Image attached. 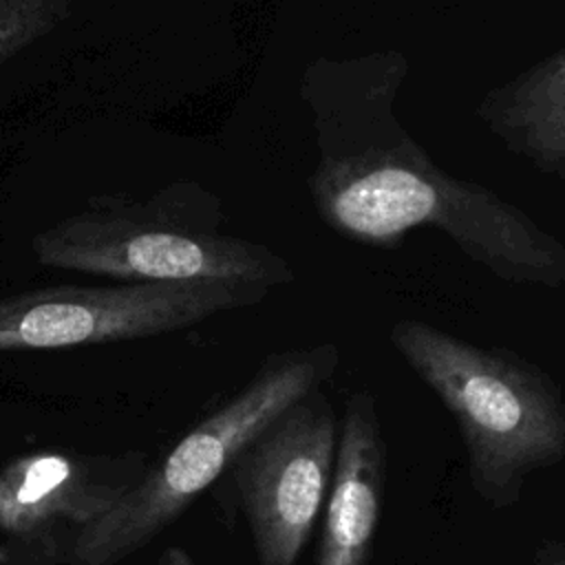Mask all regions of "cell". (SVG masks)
I'll return each mask as SVG.
<instances>
[{"label":"cell","mask_w":565,"mask_h":565,"mask_svg":"<svg viewBox=\"0 0 565 565\" xmlns=\"http://www.w3.org/2000/svg\"><path fill=\"white\" fill-rule=\"evenodd\" d=\"M307 185L320 221L349 241L393 247L433 227L503 282L565 287V241L494 190L441 170L411 135L384 150L318 159Z\"/></svg>","instance_id":"1"},{"label":"cell","mask_w":565,"mask_h":565,"mask_svg":"<svg viewBox=\"0 0 565 565\" xmlns=\"http://www.w3.org/2000/svg\"><path fill=\"white\" fill-rule=\"evenodd\" d=\"M388 340L452 415L483 503L516 505L530 475L565 461V395L545 369L415 318L393 322Z\"/></svg>","instance_id":"2"},{"label":"cell","mask_w":565,"mask_h":565,"mask_svg":"<svg viewBox=\"0 0 565 565\" xmlns=\"http://www.w3.org/2000/svg\"><path fill=\"white\" fill-rule=\"evenodd\" d=\"M212 196L194 185L146 205L104 203L33 238L40 265L121 282H241L285 287L296 271L263 243L214 232L218 212H192Z\"/></svg>","instance_id":"3"},{"label":"cell","mask_w":565,"mask_h":565,"mask_svg":"<svg viewBox=\"0 0 565 565\" xmlns=\"http://www.w3.org/2000/svg\"><path fill=\"white\" fill-rule=\"evenodd\" d=\"M338 364L340 351L331 342L269 355L232 399L201 419L154 470L77 532V561L115 565L152 541L289 406L322 388Z\"/></svg>","instance_id":"4"},{"label":"cell","mask_w":565,"mask_h":565,"mask_svg":"<svg viewBox=\"0 0 565 565\" xmlns=\"http://www.w3.org/2000/svg\"><path fill=\"white\" fill-rule=\"evenodd\" d=\"M267 294V287L241 282H119L15 294L0 298V351L163 335L263 302Z\"/></svg>","instance_id":"5"},{"label":"cell","mask_w":565,"mask_h":565,"mask_svg":"<svg viewBox=\"0 0 565 565\" xmlns=\"http://www.w3.org/2000/svg\"><path fill=\"white\" fill-rule=\"evenodd\" d=\"M338 444L331 399L316 388L230 466L258 565H296L327 503Z\"/></svg>","instance_id":"6"},{"label":"cell","mask_w":565,"mask_h":565,"mask_svg":"<svg viewBox=\"0 0 565 565\" xmlns=\"http://www.w3.org/2000/svg\"><path fill=\"white\" fill-rule=\"evenodd\" d=\"M399 51L307 64L300 99L311 115L318 159H344L399 143L408 132L395 108L408 77Z\"/></svg>","instance_id":"7"},{"label":"cell","mask_w":565,"mask_h":565,"mask_svg":"<svg viewBox=\"0 0 565 565\" xmlns=\"http://www.w3.org/2000/svg\"><path fill=\"white\" fill-rule=\"evenodd\" d=\"M386 439L375 397L351 391L338 444L316 565H369L386 486Z\"/></svg>","instance_id":"8"},{"label":"cell","mask_w":565,"mask_h":565,"mask_svg":"<svg viewBox=\"0 0 565 565\" xmlns=\"http://www.w3.org/2000/svg\"><path fill=\"white\" fill-rule=\"evenodd\" d=\"M130 488L108 481L86 459L62 452L24 455L0 470V527L31 534L55 521H71L82 530Z\"/></svg>","instance_id":"9"},{"label":"cell","mask_w":565,"mask_h":565,"mask_svg":"<svg viewBox=\"0 0 565 565\" xmlns=\"http://www.w3.org/2000/svg\"><path fill=\"white\" fill-rule=\"evenodd\" d=\"M475 115L510 152L565 183V42L488 90Z\"/></svg>","instance_id":"10"},{"label":"cell","mask_w":565,"mask_h":565,"mask_svg":"<svg viewBox=\"0 0 565 565\" xmlns=\"http://www.w3.org/2000/svg\"><path fill=\"white\" fill-rule=\"evenodd\" d=\"M68 0H0V64L62 24Z\"/></svg>","instance_id":"11"},{"label":"cell","mask_w":565,"mask_h":565,"mask_svg":"<svg viewBox=\"0 0 565 565\" xmlns=\"http://www.w3.org/2000/svg\"><path fill=\"white\" fill-rule=\"evenodd\" d=\"M532 565H565V534L543 541L534 550Z\"/></svg>","instance_id":"12"},{"label":"cell","mask_w":565,"mask_h":565,"mask_svg":"<svg viewBox=\"0 0 565 565\" xmlns=\"http://www.w3.org/2000/svg\"><path fill=\"white\" fill-rule=\"evenodd\" d=\"M159 565H194L183 547H166Z\"/></svg>","instance_id":"13"}]
</instances>
